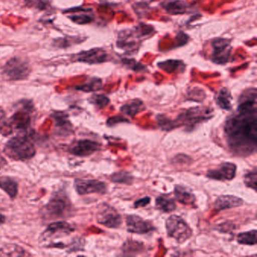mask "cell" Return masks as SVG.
I'll return each instance as SVG.
<instances>
[{
    "mask_svg": "<svg viewBox=\"0 0 257 257\" xmlns=\"http://www.w3.org/2000/svg\"><path fill=\"white\" fill-rule=\"evenodd\" d=\"M31 118L30 112L27 110V108L24 110L16 112L10 119L8 127L12 128H16L19 131H26L31 124Z\"/></svg>",
    "mask_w": 257,
    "mask_h": 257,
    "instance_id": "obj_14",
    "label": "cell"
},
{
    "mask_svg": "<svg viewBox=\"0 0 257 257\" xmlns=\"http://www.w3.org/2000/svg\"><path fill=\"white\" fill-rule=\"evenodd\" d=\"M7 165V160H6L5 158H4V156L2 155V153H1V151H0V169H1V168H4V167H5Z\"/></svg>",
    "mask_w": 257,
    "mask_h": 257,
    "instance_id": "obj_28",
    "label": "cell"
},
{
    "mask_svg": "<svg viewBox=\"0 0 257 257\" xmlns=\"http://www.w3.org/2000/svg\"><path fill=\"white\" fill-rule=\"evenodd\" d=\"M237 242L240 244L253 246L256 244V230L241 232L237 235Z\"/></svg>",
    "mask_w": 257,
    "mask_h": 257,
    "instance_id": "obj_23",
    "label": "cell"
},
{
    "mask_svg": "<svg viewBox=\"0 0 257 257\" xmlns=\"http://www.w3.org/2000/svg\"><path fill=\"white\" fill-rule=\"evenodd\" d=\"M243 182L247 187L251 188L254 191L256 190L257 186V171L256 168H254L252 171L246 173L243 176Z\"/></svg>",
    "mask_w": 257,
    "mask_h": 257,
    "instance_id": "obj_24",
    "label": "cell"
},
{
    "mask_svg": "<svg viewBox=\"0 0 257 257\" xmlns=\"http://www.w3.org/2000/svg\"><path fill=\"white\" fill-rule=\"evenodd\" d=\"M0 189L8 194L11 198H16L19 193V184L11 177H0Z\"/></svg>",
    "mask_w": 257,
    "mask_h": 257,
    "instance_id": "obj_18",
    "label": "cell"
},
{
    "mask_svg": "<svg viewBox=\"0 0 257 257\" xmlns=\"http://www.w3.org/2000/svg\"><path fill=\"white\" fill-rule=\"evenodd\" d=\"M74 231L70 224L65 221H58L49 224L46 231L43 233V237L45 239L57 238V237H64L71 234Z\"/></svg>",
    "mask_w": 257,
    "mask_h": 257,
    "instance_id": "obj_12",
    "label": "cell"
},
{
    "mask_svg": "<svg viewBox=\"0 0 257 257\" xmlns=\"http://www.w3.org/2000/svg\"><path fill=\"white\" fill-rule=\"evenodd\" d=\"M144 103L141 100L135 99L127 102L121 107V111L127 116L135 117L138 112L143 110Z\"/></svg>",
    "mask_w": 257,
    "mask_h": 257,
    "instance_id": "obj_20",
    "label": "cell"
},
{
    "mask_svg": "<svg viewBox=\"0 0 257 257\" xmlns=\"http://www.w3.org/2000/svg\"><path fill=\"white\" fill-rule=\"evenodd\" d=\"M126 225L129 232L137 234H147L155 230V226L151 221L146 220L138 215L126 216Z\"/></svg>",
    "mask_w": 257,
    "mask_h": 257,
    "instance_id": "obj_10",
    "label": "cell"
},
{
    "mask_svg": "<svg viewBox=\"0 0 257 257\" xmlns=\"http://www.w3.org/2000/svg\"><path fill=\"white\" fill-rule=\"evenodd\" d=\"M214 48L213 61L217 64H224L228 61L231 52V47L226 40H217L213 43Z\"/></svg>",
    "mask_w": 257,
    "mask_h": 257,
    "instance_id": "obj_13",
    "label": "cell"
},
{
    "mask_svg": "<svg viewBox=\"0 0 257 257\" xmlns=\"http://www.w3.org/2000/svg\"><path fill=\"white\" fill-rule=\"evenodd\" d=\"M213 117L212 110L209 108H191L180 114L175 121L171 120L172 129L180 125L186 126L187 128L192 129L197 124H201Z\"/></svg>",
    "mask_w": 257,
    "mask_h": 257,
    "instance_id": "obj_4",
    "label": "cell"
},
{
    "mask_svg": "<svg viewBox=\"0 0 257 257\" xmlns=\"http://www.w3.org/2000/svg\"><path fill=\"white\" fill-rule=\"evenodd\" d=\"M151 201V198L150 197H145L144 198H141L138 201H135V208H139V207H145L147 204H150Z\"/></svg>",
    "mask_w": 257,
    "mask_h": 257,
    "instance_id": "obj_27",
    "label": "cell"
},
{
    "mask_svg": "<svg viewBox=\"0 0 257 257\" xmlns=\"http://www.w3.org/2000/svg\"><path fill=\"white\" fill-rule=\"evenodd\" d=\"M231 95L230 91L226 88H222L217 97L216 98V103L221 109L224 110L230 111L232 109V105H231Z\"/></svg>",
    "mask_w": 257,
    "mask_h": 257,
    "instance_id": "obj_21",
    "label": "cell"
},
{
    "mask_svg": "<svg viewBox=\"0 0 257 257\" xmlns=\"http://www.w3.org/2000/svg\"><path fill=\"white\" fill-rule=\"evenodd\" d=\"M43 216L49 220L63 219L70 215L72 205L64 194L56 193L43 208Z\"/></svg>",
    "mask_w": 257,
    "mask_h": 257,
    "instance_id": "obj_3",
    "label": "cell"
},
{
    "mask_svg": "<svg viewBox=\"0 0 257 257\" xmlns=\"http://www.w3.org/2000/svg\"><path fill=\"white\" fill-rule=\"evenodd\" d=\"M237 166L231 162H223L217 168L207 171V177L212 180H231L235 177Z\"/></svg>",
    "mask_w": 257,
    "mask_h": 257,
    "instance_id": "obj_11",
    "label": "cell"
},
{
    "mask_svg": "<svg viewBox=\"0 0 257 257\" xmlns=\"http://www.w3.org/2000/svg\"><path fill=\"white\" fill-rule=\"evenodd\" d=\"M6 222V216L3 215L2 213H0V225L5 223Z\"/></svg>",
    "mask_w": 257,
    "mask_h": 257,
    "instance_id": "obj_30",
    "label": "cell"
},
{
    "mask_svg": "<svg viewBox=\"0 0 257 257\" xmlns=\"http://www.w3.org/2000/svg\"><path fill=\"white\" fill-rule=\"evenodd\" d=\"M237 111L227 117L224 135L234 156L246 157L257 148V105L255 88L246 90L239 98Z\"/></svg>",
    "mask_w": 257,
    "mask_h": 257,
    "instance_id": "obj_1",
    "label": "cell"
},
{
    "mask_svg": "<svg viewBox=\"0 0 257 257\" xmlns=\"http://www.w3.org/2000/svg\"><path fill=\"white\" fill-rule=\"evenodd\" d=\"M102 144L91 140H80L73 143L69 147V152L71 154L80 157L89 156L100 151Z\"/></svg>",
    "mask_w": 257,
    "mask_h": 257,
    "instance_id": "obj_9",
    "label": "cell"
},
{
    "mask_svg": "<svg viewBox=\"0 0 257 257\" xmlns=\"http://www.w3.org/2000/svg\"><path fill=\"white\" fill-rule=\"evenodd\" d=\"M5 110H4V108H3L2 106H0V121H1V120L4 119V118H5Z\"/></svg>",
    "mask_w": 257,
    "mask_h": 257,
    "instance_id": "obj_29",
    "label": "cell"
},
{
    "mask_svg": "<svg viewBox=\"0 0 257 257\" xmlns=\"http://www.w3.org/2000/svg\"><path fill=\"white\" fill-rule=\"evenodd\" d=\"M243 204V199L238 197L234 195H221L215 201L214 209L216 210H223L240 207Z\"/></svg>",
    "mask_w": 257,
    "mask_h": 257,
    "instance_id": "obj_15",
    "label": "cell"
},
{
    "mask_svg": "<svg viewBox=\"0 0 257 257\" xmlns=\"http://www.w3.org/2000/svg\"><path fill=\"white\" fill-rule=\"evenodd\" d=\"M100 88H101V80H100V79H93L89 83L79 87L78 89L85 91V92H91V91H97Z\"/></svg>",
    "mask_w": 257,
    "mask_h": 257,
    "instance_id": "obj_26",
    "label": "cell"
},
{
    "mask_svg": "<svg viewBox=\"0 0 257 257\" xmlns=\"http://www.w3.org/2000/svg\"><path fill=\"white\" fill-rule=\"evenodd\" d=\"M74 186L76 192L80 195L89 194L103 195L107 192V186L106 183L97 180L76 179L74 182Z\"/></svg>",
    "mask_w": 257,
    "mask_h": 257,
    "instance_id": "obj_8",
    "label": "cell"
},
{
    "mask_svg": "<svg viewBox=\"0 0 257 257\" xmlns=\"http://www.w3.org/2000/svg\"><path fill=\"white\" fill-rule=\"evenodd\" d=\"M0 252H1V249H0Z\"/></svg>",
    "mask_w": 257,
    "mask_h": 257,
    "instance_id": "obj_31",
    "label": "cell"
},
{
    "mask_svg": "<svg viewBox=\"0 0 257 257\" xmlns=\"http://www.w3.org/2000/svg\"><path fill=\"white\" fill-rule=\"evenodd\" d=\"M6 156L12 160L28 161L35 156V146L26 136H16L6 144L4 150Z\"/></svg>",
    "mask_w": 257,
    "mask_h": 257,
    "instance_id": "obj_2",
    "label": "cell"
},
{
    "mask_svg": "<svg viewBox=\"0 0 257 257\" xmlns=\"http://www.w3.org/2000/svg\"><path fill=\"white\" fill-rule=\"evenodd\" d=\"M165 225L168 237L174 239L178 243H183L192 237V228L180 216L172 215L168 218Z\"/></svg>",
    "mask_w": 257,
    "mask_h": 257,
    "instance_id": "obj_5",
    "label": "cell"
},
{
    "mask_svg": "<svg viewBox=\"0 0 257 257\" xmlns=\"http://www.w3.org/2000/svg\"><path fill=\"white\" fill-rule=\"evenodd\" d=\"M31 73L29 62L23 58H13L4 66V78L7 80L19 81L26 79Z\"/></svg>",
    "mask_w": 257,
    "mask_h": 257,
    "instance_id": "obj_6",
    "label": "cell"
},
{
    "mask_svg": "<svg viewBox=\"0 0 257 257\" xmlns=\"http://www.w3.org/2000/svg\"><path fill=\"white\" fill-rule=\"evenodd\" d=\"M174 196L176 199L183 204L186 205H192L195 204L196 198H195V195L192 194V192L188 190L184 186L177 185L174 188Z\"/></svg>",
    "mask_w": 257,
    "mask_h": 257,
    "instance_id": "obj_17",
    "label": "cell"
},
{
    "mask_svg": "<svg viewBox=\"0 0 257 257\" xmlns=\"http://www.w3.org/2000/svg\"><path fill=\"white\" fill-rule=\"evenodd\" d=\"M96 218L99 224L109 228H119L123 222L122 217L116 209L106 203L99 205Z\"/></svg>",
    "mask_w": 257,
    "mask_h": 257,
    "instance_id": "obj_7",
    "label": "cell"
},
{
    "mask_svg": "<svg viewBox=\"0 0 257 257\" xmlns=\"http://www.w3.org/2000/svg\"><path fill=\"white\" fill-rule=\"evenodd\" d=\"M106 56V54L103 50L92 49V50L78 54L76 56V61L79 62L88 63V64H97V63L104 61Z\"/></svg>",
    "mask_w": 257,
    "mask_h": 257,
    "instance_id": "obj_16",
    "label": "cell"
},
{
    "mask_svg": "<svg viewBox=\"0 0 257 257\" xmlns=\"http://www.w3.org/2000/svg\"><path fill=\"white\" fill-rule=\"evenodd\" d=\"M109 180L115 183L120 184L132 185L134 183L133 176L126 171H118L114 173L109 177Z\"/></svg>",
    "mask_w": 257,
    "mask_h": 257,
    "instance_id": "obj_22",
    "label": "cell"
},
{
    "mask_svg": "<svg viewBox=\"0 0 257 257\" xmlns=\"http://www.w3.org/2000/svg\"><path fill=\"white\" fill-rule=\"evenodd\" d=\"M156 207L164 213H171L175 210L177 204L175 200L165 195H159L156 199Z\"/></svg>",
    "mask_w": 257,
    "mask_h": 257,
    "instance_id": "obj_19",
    "label": "cell"
},
{
    "mask_svg": "<svg viewBox=\"0 0 257 257\" xmlns=\"http://www.w3.org/2000/svg\"><path fill=\"white\" fill-rule=\"evenodd\" d=\"M89 101L97 107L103 108L109 104L110 100L106 96L103 94H94L90 97Z\"/></svg>",
    "mask_w": 257,
    "mask_h": 257,
    "instance_id": "obj_25",
    "label": "cell"
}]
</instances>
